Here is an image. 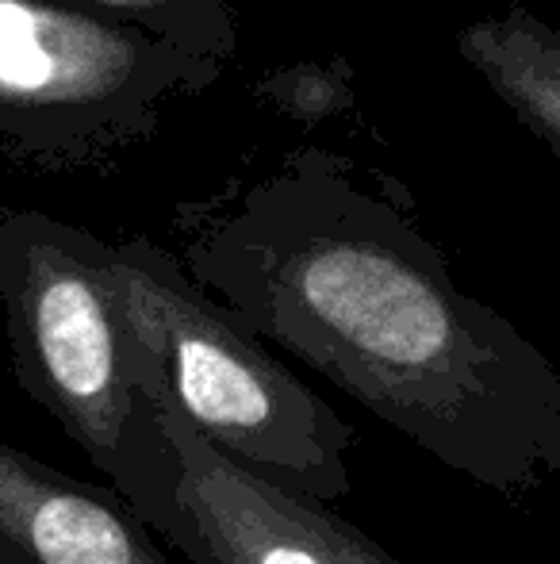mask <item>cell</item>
I'll use <instances>...</instances> for the list:
<instances>
[{"instance_id":"52a82bcc","label":"cell","mask_w":560,"mask_h":564,"mask_svg":"<svg viewBox=\"0 0 560 564\" xmlns=\"http://www.w3.org/2000/svg\"><path fill=\"white\" fill-rule=\"evenodd\" d=\"M457 51L510 116L560 158V28L526 4H507L461 28Z\"/></svg>"},{"instance_id":"6da1fadb","label":"cell","mask_w":560,"mask_h":564,"mask_svg":"<svg viewBox=\"0 0 560 564\" xmlns=\"http://www.w3.org/2000/svg\"><path fill=\"white\" fill-rule=\"evenodd\" d=\"M180 265L449 473L503 499L560 476V365L457 289L392 181L296 150L196 212Z\"/></svg>"},{"instance_id":"3957f363","label":"cell","mask_w":560,"mask_h":564,"mask_svg":"<svg viewBox=\"0 0 560 564\" xmlns=\"http://www.w3.org/2000/svg\"><path fill=\"white\" fill-rule=\"evenodd\" d=\"M223 69L74 0H0V147L39 170H97Z\"/></svg>"},{"instance_id":"7a4b0ae2","label":"cell","mask_w":560,"mask_h":564,"mask_svg":"<svg viewBox=\"0 0 560 564\" xmlns=\"http://www.w3.org/2000/svg\"><path fill=\"white\" fill-rule=\"evenodd\" d=\"M131 380L257 476L330 507L350 496L353 426L208 300L150 238L112 242Z\"/></svg>"},{"instance_id":"277c9868","label":"cell","mask_w":560,"mask_h":564,"mask_svg":"<svg viewBox=\"0 0 560 564\" xmlns=\"http://www.w3.org/2000/svg\"><path fill=\"white\" fill-rule=\"evenodd\" d=\"M0 307L20 388L112 480L135 411L112 242L35 208L4 212Z\"/></svg>"},{"instance_id":"ba28073f","label":"cell","mask_w":560,"mask_h":564,"mask_svg":"<svg viewBox=\"0 0 560 564\" xmlns=\"http://www.w3.org/2000/svg\"><path fill=\"white\" fill-rule=\"evenodd\" d=\"M131 28L165 39L169 46L208 62H227L239 51V23L231 0H74Z\"/></svg>"},{"instance_id":"9c48e42d","label":"cell","mask_w":560,"mask_h":564,"mask_svg":"<svg viewBox=\"0 0 560 564\" xmlns=\"http://www.w3.org/2000/svg\"><path fill=\"white\" fill-rule=\"evenodd\" d=\"M254 97L292 116L296 123H319V119L353 108V66L345 58L296 62V66L262 77L254 85Z\"/></svg>"},{"instance_id":"8992f818","label":"cell","mask_w":560,"mask_h":564,"mask_svg":"<svg viewBox=\"0 0 560 564\" xmlns=\"http://www.w3.org/2000/svg\"><path fill=\"white\" fill-rule=\"evenodd\" d=\"M0 545L23 564H169L112 488L0 442Z\"/></svg>"},{"instance_id":"5b68a950","label":"cell","mask_w":560,"mask_h":564,"mask_svg":"<svg viewBox=\"0 0 560 564\" xmlns=\"http://www.w3.org/2000/svg\"><path fill=\"white\" fill-rule=\"evenodd\" d=\"M108 488L193 564H411L330 507L211 446L139 388Z\"/></svg>"}]
</instances>
